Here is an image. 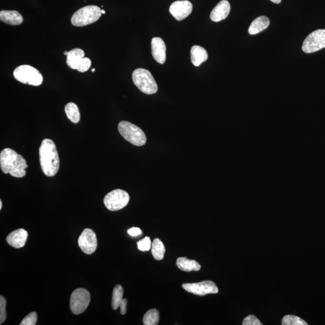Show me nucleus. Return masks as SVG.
<instances>
[{
  "label": "nucleus",
  "instance_id": "1",
  "mask_svg": "<svg viewBox=\"0 0 325 325\" xmlns=\"http://www.w3.org/2000/svg\"><path fill=\"white\" fill-rule=\"evenodd\" d=\"M40 164L43 172L47 177L57 174L60 160L57 148L51 139H45L42 142L39 148Z\"/></svg>",
  "mask_w": 325,
  "mask_h": 325
},
{
  "label": "nucleus",
  "instance_id": "2",
  "mask_svg": "<svg viewBox=\"0 0 325 325\" xmlns=\"http://www.w3.org/2000/svg\"><path fill=\"white\" fill-rule=\"evenodd\" d=\"M0 167L5 174L22 178L26 175L25 169L28 166L22 155L11 148H5L0 154Z\"/></svg>",
  "mask_w": 325,
  "mask_h": 325
},
{
  "label": "nucleus",
  "instance_id": "3",
  "mask_svg": "<svg viewBox=\"0 0 325 325\" xmlns=\"http://www.w3.org/2000/svg\"><path fill=\"white\" fill-rule=\"evenodd\" d=\"M132 78L136 86L145 94H154L158 91L156 82L151 73L147 69H136L132 72Z\"/></svg>",
  "mask_w": 325,
  "mask_h": 325
},
{
  "label": "nucleus",
  "instance_id": "4",
  "mask_svg": "<svg viewBox=\"0 0 325 325\" xmlns=\"http://www.w3.org/2000/svg\"><path fill=\"white\" fill-rule=\"evenodd\" d=\"M101 9L97 6H88L78 10L72 15L71 21L73 25L83 26L92 24L100 18Z\"/></svg>",
  "mask_w": 325,
  "mask_h": 325
},
{
  "label": "nucleus",
  "instance_id": "5",
  "mask_svg": "<svg viewBox=\"0 0 325 325\" xmlns=\"http://www.w3.org/2000/svg\"><path fill=\"white\" fill-rule=\"evenodd\" d=\"M118 130L126 141L131 144L141 147L147 142L144 132L138 126L128 121H121L118 124Z\"/></svg>",
  "mask_w": 325,
  "mask_h": 325
},
{
  "label": "nucleus",
  "instance_id": "6",
  "mask_svg": "<svg viewBox=\"0 0 325 325\" xmlns=\"http://www.w3.org/2000/svg\"><path fill=\"white\" fill-rule=\"evenodd\" d=\"M13 76L16 80L23 84L38 86L43 82V77L41 72L31 65H24L18 66L13 72Z\"/></svg>",
  "mask_w": 325,
  "mask_h": 325
},
{
  "label": "nucleus",
  "instance_id": "7",
  "mask_svg": "<svg viewBox=\"0 0 325 325\" xmlns=\"http://www.w3.org/2000/svg\"><path fill=\"white\" fill-rule=\"evenodd\" d=\"M130 201V196L127 192L117 189L109 193L104 199L106 208L110 211H118L127 206Z\"/></svg>",
  "mask_w": 325,
  "mask_h": 325
},
{
  "label": "nucleus",
  "instance_id": "8",
  "mask_svg": "<svg viewBox=\"0 0 325 325\" xmlns=\"http://www.w3.org/2000/svg\"><path fill=\"white\" fill-rule=\"evenodd\" d=\"M91 301L90 293L85 288H79L73 291L70 298V308L73 314L84 312Z\"/></svg>",
  "mask_w": 325,
  "mask_h": 325
},
{
  "label": "nucleus",
  "instance_id": "9",
  "mask_svg": "<svg viewBox=\"0 0 325 325\" xmlns=\"http://www.w3.org/2000/svg\"><path fill=\"white\" fill-rule=\"evenodd\" d=\"M325 48V30L314 31L304 40L302 49L306 53H313Z\"/></svg>",
  "mask_w": 325,
  "mask_h": 325
},
{
  "label": "nucleus",
  "instance_id": "10",
  "mask_svg": "<svg viewBox=\"0 0 325 325\" xmlns=\"http://www.w3.org/2000/svg\"><path fill=\"white\" fill-rule=\"evenodd\" d=\"M182 287L188 292L199 295V296L215 294L219 291L216 285L211 281H204L197 283L183 284Z\"/></svg>",
  "mask_w": 325,
  "mask_h": 325
},
{
  "label": "nucleus",
  "instance_id": "11",
  "mask_svg": "<svg viewBox=\"0 0 325 325\" xmlns=\"http://www.w3.org/2000/svg\"><path fill=\"white\" fill-rule=\"evenodd\" d=\"M78 242L79 247L86 254H92L97 250V235L91 229H85L82 234L79 235Z\"/></svg>",
  "mask_w": 325,
  "mask_h": 325
},
{
  "label": "nucleus",
  "instance_id": "12",
  "mask_svg": "<svg viewBox=\"0 0 325 325\" xmlns=\"http://www.w3.org/2000/svg\"><path fill=\"white\" fill-rule=\"evenodd\" d=\"M193 10V5L188 0L176 1L172 3L169 12L177 21H182L190 15Z\"/></svg>",
  "mask_w": 325,
  "mask_h": 325
},
{
  "label": "nucleus",
  "instance_id": "13",
  "mask_svg": "<svg viewBox=\"0 0 325 325\" xmlns=\"http://www.w3.org/2000/svg\"><path fill=\"white\" fill-rule=\"evenodd\" d=\"M152 55L155 61L160 64H164L167 59V46L160 38L156 37L152 39Z\"/></svg>",
  "mask_w": 325,
  "mask_h": 325
},
{
  "label": "nucleus",
  "instance_id": "14",
  "mask_svg": "<svg viewBox=\"0 0 325 325\" xmlns=\"http://www.w3.org/2000/svg\"><path fill=\"white\" fill-rule=\"evenodd\" d=\"M231 11L230 3L222 0L211 11L210 19L214 22H220L228 17Z\"/></svg>",
  "mask_w": 325,
  "mask_h": 325
},
{
  "label": "nucleus",
  "instance_id": "15",
  "mask_svg": "<svg viewBox=\"0 0 325 325\" xmlns=\"http://www.w3.org/2000/svg\"><path fill=\"white\" fill-rule=\"evenodd\" d=\"M28 237V231L24 229H19L12 232L7 237V242L11 247L15 248H21L24 247Z\"/></svg>",
  "mask_w": 325,
  "mask_h": 325
},
{
  "label": "nucleus",
  "instance_id": "16",
  "mask_svg": "<svg viewBox=\"0 0 325 325\" xmlns=\"http://www.w3.org/2000/svg\"><path fill=\"white\" fill-rule=\"evenodd\" d=\"M85 53L80 48H74L69 51L66 56V64L72 69H78L83 59L85 58Z\"/></svg>",
  "mask_w": 325,
  "mask_h": 325
},
{
  "label": "nucleus",
  "instance_id": "17",
  "mask_svg": "<svg viewBox=\"0 0 325 325\" xmlns=\"http://www.w3.org/2000/svg\"><path fill=\"white\" fill-rule=\"evenodd\" d=\"M0 19L7 24L18 25L23 22L22 16L15 11H2L0 12Z\"/></svg>",
  "mask_w": 325,
  "mask_h": 325
},
{
  "label": "nucleus",
  "instance_id": "18",
  "mask_svg": "<svg viewBox=\"0 0 325 325\" xmlns=\"http://www.w3.org/2000/svg\"><path fill=\"white\" fill-rule=\"evenodd\" d=\"M191 54L192 63L197 67L208 59L207 51L201 46L194 45L192 46Z\"/></svg>",
  "mask_w": 325,
  "mask_h": 325
},
{
  "label": "nucleus",
  "instance_id": "19",
  "mask_svg": "<svg viewBox=\"0 0 325 325\" xmlns=\"http://www.w3.org/2000/svg\"><path fill=\"white\" fill-rule=\"evenodd\" d=\"M269 25L270 20L267 16H259L252 22L248 33L251 35H257L266 29Z\"/></svg>",
  "mask_w": 325,
  "mask_h": 325
},
{
  "label": "nucleus",
  "instance_id": "20",
  "mask_svg": "<svg viewBox=\"0 0 325 325\" xmlns=\"http://www.w3.org/2000/svg\"><path fill=\"white\" fill-rule=\"evenodd\" d=\"M176 264L180 270L185 272L198 271L201 268V265L197 261L188 260L186 257L178 258Z\"/></svg>",
  "mask_w": 325,
  "mask_h": 325
},
{
  "label": "nucleus",
  "instance_id": "21",
  "mask_svg": "<svg viewBox=\"0 0 325 325\" xmlns=\"http://www.w3.org/2000/svg\"><path fill=\"white\" fill-rule=\"evenodd\" d=\"M65 111L68 118L73 123L77 124L80 120V113L78 106L73 102H69L66 105Z\"/></svg>",
  "mask_w": 325,
  "mask_h": 325
},
{
  "label": "nucleus",
  "instance_id": "22",
  "mask_svg": "<svg viewBox=\"0 0 325 325\" xmlns=\"http://www.w3.org/2000/svg\"><path fill=\"white\" fill-rule=\"evenodd\" d=\"M165 251V248L163 242L158 238H155L151 245V253L155 259L157 260L164 259Z\"/></svg>",
  "mask_w": 325,
  "mask_h": 325
},
{
  "label": "nucleus",
  "instance_id": "23",
  "mask_svg": "<svg viewBox=\"0 0 325 325\" xmlns=\"http://www.w3.org/2000/svg\"><path fill=\"white\" fill-rule=\"evenodd\" d=\"M124 289L121 285H117L114 288L112 294V306L113 309L117 310L120 307L122 300H123Z\"/></svg>",
  "mask_w": 325,
  "mask_h": 325
},
{
  "label": "nucleus",
  "instance_id": "24",
  "mask_svg": "<svg viewBox=\"0 0 325 325\" xmlns=\"http://www.w3.org/2000/svg\"><path fill=\"white\" fill-rule=\"evenodd\" d=\"M160 316L157 309H151L145 313L143 318L145 325H157L158 324Z\"/></svg>",
  "mask_w": 325,
  "mask_h": 325
},
{
  "label": "nucleus",
  "instance_id": "25",
  "mask_svg": "<svg viewBox=\"0 0 325 325\" xmlns=\"http://www.w3.org/2000/svg\"><path fill=\"white\" fill-rule=\"evenodd\" d=\"M283 325H307L308 323L301 318L293 316V315H286L282 320Z\"/></svg>",
  "mask_w": 325,
  "mask_h": 325
},
{
  "label": "nucleus",
  "instance_id": "26",
  "mask_svg": "<svg viewBox=\"0 0 325 325\" xmlns=\"http://www.w3.org/2000/svg\"><path fill=\"white\" fill-rule=\"evenodd\" d=\"M37 313L32 312L26 316L20 323L21 325H35L37 322Z\"/></svg>",
  "mask_w": 325,
  "mask_h": 325
},
{
  "label": "nucleus",
  "instance_id": "27",
  "mask_svg": "<svg viewBox=\"0 0 325 325\" xmlns=\"http://www.w3.org/2000/svg\"><path fill=\"white\" fill-rule=\"evenodd\" d=\"M137 244L139 250L141 251H148L150 250L152 245L150 238L149 237H145L144 239L138 241Z\"/></svg>",
  "mask_w": 325,
  "mask_h": 325
},
{
  "label": "nucleus",
  "instance_id": "28",
  "mask_svg": "<svg viewBox=\"0 0 325 325\" xmlns=\"http://www.w3.org/2000/svg\"><path fill=\"white\" fill-rule=\"evenodd\" d=\"M6 301L3 296H0V324L5 322L6 319Z\"/></svg>",
  "mask_w": 325,
  "mask_h": 325
},
{
  "label": "nucleus",
  "instance_id": "29",
  "mask_svg": "<svg viewBox=\"0 0 325 325\" xmlns=\"http://www.w3.org/2000/svg\"><path fill=\"white\" fill-rule=\"evenodd\" d=\"M243 325H262L260 321L257 319V318L253 315H250V316L245 317L243 323Z\"/></svg>",
  "mask_w": 325,
  "mask_h": 325
},
{
  "label": "nucleus",
  "instance_id": "30",
  "mask_svg": "<svg viewBox=\"0 0 325 325\" xmlns=\"http://www.w3.org/2000/svg\"><path fill=\"white\" fill-rule=\"evenodd\" d=\"M91 61L90 59L85 58L84 59H83L80 65L79 66L77 71L79 72H85L88 71L89 68H91Z\"/></svg>",
  "mask_w": 325,
  "mask_h": 325
},
{
  "label": "nucleus",
  "instance_id": "31",
  "mask_svg": "<svg viewBox=\"0 0 325 325\" xmlns=\"http://www.w3.org/2000/svg\"><path fill=\"white\" fill-rule=\"evenodd\" d=\"M128 234H130L131 236H137V235H139L142 234V231L140 228L133 227L130 229H129L128 230Z\"/></svg>",
  "mask_w": 325,
  "mask_h": 325
},
{
  "label": "nucleus",
  "instance_id": "32",
  "mask_svg": "<svg viewBox=\"0 0 325 325\" xmlns=\"http://www.w3.org/2000/svg\"><path fill=\"white\" fill-rule=\"evenodd\" d=\"M127 303L128 301L126 299H123L121 302L120 307H119L121 308V314L122 315H124L126 312H127Z\"/></svg>",
  "mask_w": 325,
  "mask_h": 325
},
{
  "label": "nucleus",
  "instance_id": "33",
  "mask_svg": "<svg viewBox=\"0 0 325 325\" xmlns=\"http://www.w3.org/2000/svg\"><path fill=\"white\" fill-rule=\"evenodd\" d=\"M270 1L275 3V4H280L281 2V0H270Z\"/></svg>",
  "mask_w": 325,
  "mask_h": 325
},
{
  "label": "nucleus",
  "instance_id": "34",
  "mask_svg": "<svg viewBox=\"0 0 325 325\" xmlns=\"http://www.w3.org/2000/svg\"><path fill=\"white\" fill-rule=\"evenodd\" d=\"M2 205H3V204H2V200H0V210H2Z\"/></svg>",
  "mask_w": 325,
  "mask_h": 325
},
{
  "label": "nucleus",
  "instance_id": "35",
  "mask_svg": "<svg viewBox=\"0 0 325 325\" xmlns=\"http://www.w3.org/2000/svg\"><path fill=\"white\" fill-rule=\"evenodd\" d=\"M102 14H105V11L104 10H101Z\"/></svg>",
  "mask_w": 325,
  "mask_h": 325
},
{
  "label": "nucleus",
  "instance_id": "36",
  "mask_svg": "<svg viewBox=\"0 0 325 325\" xmlns=\"http://www.w3.org/2000/svg\"><path fill=\"white\" fill-rule=\"evenodd\" d=\"M68 52H69V51H65V52H64V55H65V56H67V55H68Z\"/></svg>",
  "mask_w": 325,
  "mask_h": 325
},
{
  "label": "nucleus",
  "instance_id": "37",
  "mask_svg": "<svg viewBox=\"0 0 325 325\" xmlns=\"http://www.w3.org/2000/svg\"><path fill=\"white\" fill-rule=\"evenodd\" d=\"M91 71H92V72H95V69H92V70H91Z\"/></svg>",
  "mask_w": 325,
  "mask_h": 325
}]
</instances>
